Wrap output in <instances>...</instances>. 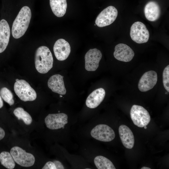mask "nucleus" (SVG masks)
<instances>
[{"mask_svg": "<svg viewBox=\"0 0 169 169\" xmlns=\"http://www.w3.org/2000/svg\"><path fill=\"white\" fill-rule=\"evenodd\" d=\"M151 169V168L149 167H146V166H143L141 168V169Z\"/></svg>", "mask_w": 169, "mask_h": 169, "instance_id": "c85d7f7f", "label": "nucleus"}, {"mask_svg": "<svg viewBox=\"0 0 169 169\" xmlns=\"http://www.w3.org/2000/svg\"><path fill=\"white\" fill-rule=\"evenodd\" d=\"M53 59L48 47L41 46L36 49L35 55V64L37 70L43 74L48 72L52 68Z\"/></svg>", "mask_w": 169, "mask_h": 169, "instance_id": "f03ea898", "label": "nucleus"}, {"mask_svg": "<svg viewBox=\"0 0 169 169\" xmlns=\"http://www.w3.org/2000/svg\"><path fill=\"white\" fill-rule=\"evenodd\" d=\"M53 50L56 59L59 61H63L69 56L71 48L67 41L64 39L60 38L54 43Z\"/></svg>", "mask_w": 169, "mask_h": 169, "instance_id": "f8f14e48", "label": "nucleus"}, {"mask_svg": "<svg viewBox=\"0 0 169 169\" xmlns=\"http://www.w3.org/2000/svg\"><path fill=\"white\" fill-rule=\"evenodd\" d=\"M120 139L123 146L126 148L131 149L134 146L135 139L133 132L126 125H121L119 128Z\"/></svg>", "mask_w": 169, "mask_h": 169, "instance_id": "dca6fc26", "label": "nucleus"}, {"mask_svg": "<svg viewBox=\"0 0 169 169\" xmlns=\"http://www.w3.org/2000/svg\"><path fill=\"white\" fill-rule=\"evenodd\" d=\"M0 161L1 164L8 169H13L15 166V161L11 154L4 151L0 154Z\"/></svg>", "mask_w": 169, "mask_h": 169, "instance_id": "412c9836", "label": "nucleus"}, {"mask_svg": "<svg viewBox=\"0 0 169 169\" xmlns=\"http://www.w3.org/2000/svg\"><path fill=\"white\" fill-rule=\"evenodd\" d=\"M105 95V91L103 88L95 90L87 97L85 102L86 106L91 109L96 108L103 101Z\"/></svg>", "mask_w": 169, "mask_h": 169, "instance_id": "2eb2a0df", "label": "nucleus"}, {"mask_svg": "<svg viewBox=\"0 0 169 169\" xmlns=\"http://www.w3.org/2000/svg\"><path fill=\"white\" fill-rule=\"evenodd\" d=\"M42 169H56V166L53 162L49 161L47 162L42 168Z\"/></svg>", "mask_w": 169, "mask_h": 169, "instance_id": "393cba45", "label": "nucleus"}, {"mask_svg": "<svg viewBox=\"0 0 169 169\" xmlns=\"http://www.w3.org/2000/svg\"><path fill=\"white\" fill-rule=\"evenodd\" d=\"M0 95L3 100L10 105H13L14 104L13 94L10 90L7 88L4 87L1 89Z\"/></svg>", "mask_w": 169, "mask_h": 169, "instance_id": "5701e85b", "label": "nucleus"}, {"mask_svg": "<svg viewBox=\"0 0 169 169\" xmlns=\"http://www.w3.org/2000/svg\"><path fill=\"white\" fill-rule=\"evenodd\" d=\"M130 35L134 41L140 44L148 41L150 34L144 24L140 21H137L134 23L131 27Z\"/></svg>", "mask_w": 169, "mask_h": 169, "instance_id": "0eeeda50", "label": "nucleus"}, {"mask_svg": "<svg viewBox=\"0 0 169 169\" xmlns=\"http://www.w3.org/2000/svg\"><path fill=\"white\" fill-rule=\"evenodd\" d=\"M102 57V53L99 50L96 48L90 49L84 56L85 68L86 70L95 71L99 66Z\"/></svg>", "mask_w": 169, "mask_h": 169, "instance_id": "9d476101", "label": "nucleus"}, {"mask_svg": "<svg viewBox=\"0 0 169 169\" xmlns=\"http://www.w3.org/2000/svg\"><path fill=\"white\" fill-rule=\"evenodd\" d=\"M94 163L98 169H115L113 163L108 159L102 156H96L94 160Z\"/></svg>", "mask_w": 169, "mask_h": 169, "instance_id": "aec40b11", "label": "nucleus"}, {"mask_svg": "<svg viewBox=\"0 0 169 169\" xmlns=\"http://www.w3.org/2000/svg\"><path fill=\"white\" fill-rule=\"evenodd\" d=\"M135 55L131 48L126 44H119L115 48L114 57L117 60L124 62L131 61Z\"/></svg>", "mask_w": 169, "mask_h": 169, "instance_id": "ddd939ff", "label": "nucleus"}, {"mask_svg": "<svg viewBox=\"0 0 169 169\" xmlns=\"http://www.w3.org/2000/svg\"><path fill=\"white\" fill-rule=\"evenodd\" d=\"M157 81V73L153 70L145 72L140 78L138 88L141 92L148 91L153 88Z\"/></svg>", "mask_w": 169, "mask_h": 169, "instance_id": "9b49d317", "label": "nucleus"}, {"mask_svg": "<svg viewBox=\"0 0 169 169\" xmlns=\"http://www.w3.org/2000/svg\"><path fill=\"white\" fill-rule=\"evenodd\" d=\"M3 105V101L0 95V109L2 108Z\"/></svg>", "mask_w": 169, "mask_h": 169, "instance_id": "cd10ccee", "label": "nucleus"}, {"mask_svg": "<svg viewBox=\"0 0 169 169\" xmlns=\"http://www.w3.org/2000/svg\"><path fill=\"white\" fill-rule=\"evenodd\" d=\"M10 35L9 25L5 19L0 21V53L6 49L9 43Z\"/></svg>", "mask_w": 169, "mask_h": 169, "instance_id": "f3484780", "label": "nucleus"}, {"mask_svg": "<svg viewBox=\"0 0 169 169\" xmlns=\"http://www.w3.org/2000/svg\"><path fill=\"white\" fill-rule=\"evenodd\" d=\"M68 115L64 113L49 114L44 121L48 128L56 130L64 128L68 123Z\"/></svg>", "mask_w": 169, "mask_h": 169, "instance_id": "1a4fd4ad", "label": "nucleus"}, {"mask_svg": "<svg viewBox=\"0 0 169 169\" xmlns=\"http://www.w3.org/2000/svg\"><path fill=\"white\" fill-rule=\"evenodd\" d=\"M18 80H19L18 79H16V81H17Z\"/></svg>", "mask_w": 169, "mask_h": 169, "instance_id": "7c9ffc66", "label": "nucleus"}, {"mask_svg": "<svg viewBox=\"0 0 169 169\" xmlns=\"http://www.w3.org/2000/svg\"><path fill=\"white\" fill-rule=\"evenodd\" d=\"M50 5L54 14L58 17L65 14L67 8L66 0H49Z\"/></svg>", "mask_w": 169, "mask_h": 169, "instance_id": "6ab92c4d", "label": "nucleus"}, {"mask_svg": "<svg viewBox=\"0 0 169 169\" xmlns=\"http://www.w3.org/2000/svg\"><path fill=\"white\" fill-rule=\"evenodd\" d=\"M130 114L133 123L139 127L146 126L150 121L151 117L149 112L142 106L136 105H133Z\"/></svg>", "mask_w": 169, "mask_h": 169, "instance_id": "20e7f679", "label": "nucleus"}, {"mask_svg": "<svg viewBox=\"0 0 169 169\" xmlns=\"http://www.w3.org/2000/svg\"><path fill=\"white\" fill-rule=\"evenodd\" d=\"M64 76L59 74L51 76L48 80V85L49 88L55 93L60 95H64L66 92L64 79Z\"/></svg>", "mask_w": 169, "mask_h": 169, "instance_id": "4468645a", "label": "nucleus"}, {"mask_svg": "<svg viewBox=\"0 0 169 169\" xmlns=\"http://www.w3.org/2000/svg\"><path fill=\"white\" fill-rule=\"evenodd\" d=\"M31 15L29 7L25 6L21 8L13 24L12 33L13 38L18 39L24 35L28 27Z\"/></svg>", "mask_w": 169, "mask_h": 169, "instance_id": "f257e3e1", "label": "nucleus"}, {"mask_svg": "<svg viewBox=\"0 0 169 169\" xmlns=\"http://www.w3.org/2000/svg\"><path fill=\"white\" fill-rule=\"evenodd\" d=\"M14 91L18 97L24 102L33 101L37 98L35 90L24 79H20L15 83Z\"/></svg>", "mask_w": 169, "mask_h": 169, "instance_id": "7ed1b4c3", "label": "nucleus"}, {"mask_svg": "<svg viewBox=\"0 0 169 169\" xmlns=\"http://www.w3.org/2000/svg\"><path fill=\"white\" fill-rule=\"evenodd\" d=\"M144 13L146 18L150 21H154L160 17L161 10L159 6L156 2L151 1L146 5Z\"/></svg>", "mask_w": 169, "mask_h": 169, "instance_id": "a211bd4d", "label": "nucleus"}, {"mask_svg": "<svg viewBox=\"0 0 169 169\" xmlns=\"http://www.w3.org/2000/svg\"><path fill=\"white\" fill-rule=\"evenodd\" d=\"M56 167V169H64V167L62 163L59 161L58 160H54L53 161Z\"/></svg>", "mask_w": 169, "mask_h": 169, "instance_id": "a878e982", "label": "nucleus"}, {"mask_svg": "<svg viewBox=\"0 0 169 169\" xmlns=\"http://www.w3.org/2000/svg\"><path fill=\"white\" fill-rule=\"evenodd\" d=\"M118 11L114 7L110 6L103 10L98 15L95 24L98 27H103L112 24L116 19Z\"/></svg>", "mask_w": 169, "mask_h": 169, "instance_id": "6e6552de", "label": "nucleus"}, {"mask_svg": "<svg viewBox=\"0 0 169 169\" xmlns=\"http://www.w3.org/2000/svg\"><path fill=\"white\" fill-rule=\"evenodd\" d=\"M163 83L165 89L169 91V65L166 67L163 73Z\"/></svg>", "mask_w": 169, "mask_h": 169, "instance_id": "b1692460", "label": "nucleus"}, {"mask_svg": "<svg viewBox=\"0 0 169 169\" xmlns=\"http://www.w3.org/2000/svg\"><path fill=\"white\" fill-rule=\"evenodd\" d=\"M90 134L95 139L105 142L111 141L115 137V132L113 129L108 125L104 124L96 125L91 130Z\"/></svg>", "mask_w": 169, "mask_h": 169, "instance_id": "423d86ee", "label": "nucleus"}, {"mask_svg": "<svg viewBox=\"0 0 169 169\" xmlns=\"http://www.w3.org/2000/svg\"><path fill=\"white\" fill-rule=\"evenodd\" d=\"M15 162L25 167H29L33 165L35 158L32 154L26 152L25 150L17 146L12 147L10 151Z\"/></svg>", "mask_w": 169, "mask_h": 169, "instance_id": "39448f33", "label": "nucleus"}, {"mask_svg": "<svg viewBox=\"0 0 169 169\" xmlns=\"http://www.w3.org/2000/svg\"><path fill=\"white\" fill-rule=\"evenodd\" d=\"M144 128H145V129H147V127H146V126H145V127H144Z\"/></svg>", "mask_w": 169, "mask_h": 169, "instance_id": "c756f323", "label": "nucleus"}, {"mask_svg": "<svg viewBox=\"0 0 169 169\" xmlns=\"http://www.w3.org/2000/svg\"><path fill=\"white\" fill-rule=\"evenodd\" d=\"M5 132L4 130L0 127V141L5 136Z\"/></svg>", "mask_w": 169, "mask_h": 169, "instance_id": "bb28decb", "label": "nucleus"}, {"mask_svg": "<svg viewBox=\"0 0 169 169\" xmlns=\"http://www.w3.org/2000/svg\"><path fill=\"white\" fill-rule=\"evenodd\" d=\"M13 114L18 120H22L27 125H30L32 119L29 114L21 107H18L13 111Z\"/></svg>", "mask_w": 169, "mask_h": 169, "instance_id": "4be33fe9", "label": "nucleus"}]
</instances>
